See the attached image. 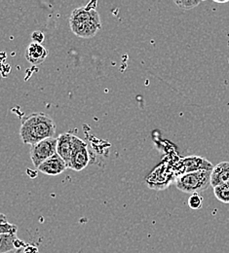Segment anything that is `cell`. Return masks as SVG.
I'll return each mask as SVG.
<instances>
[{
    "label": "cell",
    "mask_w": 229,
    "mask_h": 253,
    "mask_svg": "<svg viewBox=\"0 0 229 253\" xmlns=\"http://www.w3.org/2000/svg\"><path fill=\"white\" fill-rule=\"evenodd\" d=\"M56 125L45 113H33L25 117L20 128L21 139L26 144H36L44 139L54 137Z\"/></svg>",
    "instance_id": "6da1fadb"
},
{
    "label": "cell",
    "mask_w": 229,
    "mask_h": 253,
    "mask_svg": "<svg viewBox=\"0 0 229 253\" xmlns=\"http://www.w3.org/2000/svg\"><path fill=\"white\" fill-rule=\"evenodd\" d=\"M70 30L81 38L94 37L101 28V23L95 6L79 7L73 10L69 18Z\"/></svg>",
    "instance_id": "7a4b0ae2"
},
{
    "label": "cell",
    "mask_w": 229,
    "mask_h": 253,
    "mask_svg": "<svg viewBox=\"0 0 229 253\" xmlns=\"http://www.w3.org/2000/svg\"><path fill=\"white\" fill-rule=\"evenodd\" d=\"M210 170H200L195 172L184 173L179 176L176 180L177 188L187 194H195L208 189L211 186Z\"/></svg>",
    "instance_id": "3957f363"
},
{
    "label": "cell",
    "mask_w": 229,
    "mask_h": 253,
    "mask_svg": "<svg viewBox=\"0 0 229 253\" xmlns=\"http://www.w3.org/2000/svg\"><path fill=\"white\" fill-rule=\"evenodd\" d=\"M58 139L56 137H51L44 139L31 147V159L36 169L48 160L57 154Z\"/></svg>",
    "instance_id": "277c9868"
},
{
    "label": "cell",
    "mask_w": 229,
    "mask_h": 253,
    "mask_svg": "<svg viewBox=\"0 0 229 253\" xmlns=\"http://www.w3.org/2000/svg\"><path fill=\"white\" fill-rule=\"evenodd\" d=\"M58 145H57V154L66 162L68 168V164L72 154L81 144L84 143L82 139L74 135L70 132H65L60 134L58 137Z\"/></svg>",
    "instance_id": "5b68a950"
},
{
    "label": "cell",
    "mask_w": 229,
    "mask_h": 253,
    "mask_svg": "<svg viewBox=\"0 0 229 253\" xmlns=\"http://www.w3.org/2000/svg\"><path fill=\"white\" fill-rule=\"evenodd\" d=\"M213 164L204 157L200 156H188L185 158L182 159V169L183 174L195 172L200 170H210L214 169Z\"/></svg>",
    "instance_id": "8992f818"
},
{
    "label": "cell",
    "mask_w": 229,
    "mask_h": 253,
    "mask_svg": "<svg viewBox=\"0 0 229 253\" xmlns=\"http://www.w3.org/2000/svg\"><path fill=\"white\" fill-rule=\"evenodd\" d=\"M66 169L67 165L66 162L58 154H56L53 157L46 160L43 164H41L38 167L37 170L47 175H59L63 173Z\"/></svg>",
    "instance_id": "52a82bcc"
},
{
    "label": "cell",
    "mask_w": 229,
    "mask_h": 253,
    "mask_svg": "<svg viewBox=\"0 0 229 253\" xmlns=\"http://www.w3.org/2000/svg\"><path fill=\"white\" fill-rule=\"evenodd\" d=\"M89 162L90 155L88 152L87 144L84 142L78 148H76V150L72 154V157L68 164V169H71L75 171H81L89 165Z\"/></svg>",
    "instance_id": "ba28073f"
},
{
    "label": "cell",
    "mask_w": 229,
    "mask_h": 253,
    "mask_svg": "<svg viewBox=\"0 0 229 253\" xmlns=\"http://www.w3.org/2000/svg\"><path fill=\"white\" fill-rule=\"evenodd\" d=\"M229 183V162H221L212 170L211 186L217 187Z\"/></svg>",
    "instance_id": "9c48e42d"
},
{
    "label": "cell",
    "mask_w": 229,
    "mask_h": 253,
    "mask_svg": "<svg viewBox=\"0 0 229 253\" xmlns=\"http://www.w3.org/2000/svg\"><path fill=\"white\" fill-rule=\"evenodd\" d=\"M48 56V51L41 45L37 43H31L26 51V59L29 63L39 65L45 61Z\"/></svg>",
    "instance_id": "30bf717a"
},
{
    "label": "cell",
    "mask_w": 229,
    "mask_h": 253,
    "mask_svg": "<svg viewBox=\"0 0 229 253\" xmlns=\"http://www.w3.org/2000/svg\"><path fill=\"white\" fill-rule=\"evenodd\" d=\"M17 239V235H0V253H7L16 251L15 242Z\"/></svg>",
    "instance_id": "8fae6325"
},
{
    "label": "cell",
    "mask_w": 229,
    "mask_h": 253,
    "mask_svg": "<svg viewBox=\"0 0 229 253\" xmlns=\"http://www.w3.org/2000/svg\"><path fill=\"white\" fill-rule=\"evenodd\" d=\"M214 194L220 202L229 204V183L214 187Z\"/></svg>",
    "instance_id": "7c38bea8"
},
{
    "label": "cell",
    "mask_w": 229,
    "mask_h": 253,
    "mask_svg": "<svg viewBox=\"0 0 229 253\" xmlns=\"http://www.w3.org/2000/svg\"><path fill=\"white\" fill-rule=\"evenodd\" d=\"M0 217V235H17L18 227L7 221L6 216L4 214H1Z\"/></svg>",
    "instance_id": "4fadbf2b"
},
{
    "label": "cell",
    "mask_w": 229,
    "mask_h": 253,
    "mask_svg": "<svg viewBox=\"0 0 229 253\" xmlns=\"http://www.w3.org/2000/svg\"><path fill=\"white\" fill-rule=\"evenodd\" d=\"M203 206V197H201L198 193L192 194L188 199V207L193 210L197 211L200 210Z\"/></svg>",
    "instance_id": "5bb4252c"
},
{
    "label": "cell",
    "mask_w": 229,
    "mask_h": 253,
    "mask_svg": "<svg viewBox=\"0 0 229 253\" xmlns=\"http://www.w3.org/2000/svg\"><path fill=\"white\" fill-rule=\"evenodd\" d=\"M200 3L201 1H195V0H180V1L175 0V4H177L180 8H183L184 10L195 8Z\"/></svg>",
    "instance_id": "9a60e30c"
},
{
    "label": "cell",
    "mask_w": 229,
    "mask_h": 253,
    "mask_svg": "<svg viewBox=\"0 0 229 253\" xmlns=\"http://www.w3.org/2000/svg\"><path fill=\"white\" fill-rule=\"evenodd\" d=\"M32 39H33L34 43H37V44H42V42L44 41L45 39V36H44V33L40 31H34L32 33Z\"/></svg>",
    "instance_id": "2e32d148"
},
{
    "label": "cell",
    "mask_w": 229,
    "mask_h": 253,
    "mask_svg": "<svg viewBox=\"0 0 229 253\" xmlns=\"http://www.w3.org/2000/svg\"><path fill=\"white\" fill-rule=\"evenodd\" d=\"M21 253H39L38 248L34 245H29L27 244V246L21 250Z\"/></svg>",
    "instance_id": "e0dca14e"
},
{
    "label": "cell",
    "mask_w": 229,
    "mask_h": 253,
    "mask_svg": "<svg viewBox=\"0 0 229 253\" xmlns=\"http://www.w3.org/2000/svg\"><path fill=\"white\" fill-rule=\"evenodd\" d=\"M216 2H218V3H227L228 1H216Z\"/></svg>",
    "instance_id": "ac0fdd59"
},
{
    "label": "cell",
    "mask_w": 229,
    "mask_h": 253,
    "mask_svg": "<svg viewBox=\"0 0 229 253\" xmlns=\"http://www.w3.org/2000/svg\"><path fill=\"white\" fill-rule=\"evenodd\" d=\"M21 253V250H18V251H16V253Z\"/></svg>",
    "instance_id": "d6986e66"
}]
</instances>
